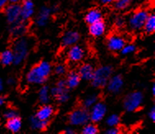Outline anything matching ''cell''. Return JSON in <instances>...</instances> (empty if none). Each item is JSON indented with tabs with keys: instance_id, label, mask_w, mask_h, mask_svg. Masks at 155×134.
Here are the masks:
<instances>
[{
	"instance_id": "6da1fadb",
	"label": "cell",
	"mask_w": 155,
	"mask_h": 134,
	"mask_svg": "<svg viewBox=\"0 0 155 134\" xmlns=\"http://www.w3.org/2000/svg\"><path fill=\"white\" fill-rule=\"evenodd\" d=\"M51 73V65L42 62L31 69L26 75V81L31 84H44Z\"/></svg>"
},
{
	"instance_id": "7a4b0ae2",
	"label": "cell",
	"mask_w": 155,
	"mask_h": 134,
	"mask_svg": "<svg viewBox=\"0 0 155 134\" xmlns=\"http://www.w3.org/2000/svg\"><path fill=\"white\" fill-rule=\"evenodd\" d=\"M30 50V41L25 38H21L15 43L13 47V63L16 65L21 64L26 58Z\"/></svg>"
},
{
	"instance_id": "3957f363",
	"label": "cell",
	"mask_w": 155,
	"mask_h": 134,
	"mask_svg": "<svg viewBox=\"0 0 155 134\" xmlns=\"http://www.w3.org/2000/svg\"><path fill=\"white\" fill-rule=\"evenodd\" d=\"M112 73L113 70L112 67L109 65H105L98 68L94 71L93 77L91 78L93 86L95 88H103L106 86Z\"/></svg>"
},
{
	"instance_id": "277c9868",
	"label": "cell",
	"mask_w": 155,
	"mask_h": 134,
	"mask_svg": "<svg viewBox=\"0 0 155 134\" xmlns=\"http://www.w3.org/2000/svg\"><path fill=\"white\" fill-rule=\"evenodd\" d=\"M149 13L145 10H139L131 14L128 20V25L131 30H140L144 28V22Z\"/></svg>"
},
{
	"instance_id": "5b68a950",
	"label": "cell",
	"mask_w": 155,
	"mask_h": 134,
	"mask_svg": "<svg viewBox=\"0 0 155 134\" xmlns=\"http://www.w3.org/2000/svg\"><path fill=\"white\" fill-rule=\"evenodd\" d=\"M144 96L140 92H134L127 96L124 101V107L127 111L132 112L140 107Z\"/></svg>"
},
{
	"instance_id": "8992f818",
	"label": "cell",
	"mask_w": 155,
	"mask_h": 134,
	"mask_svg": "<svg viewBox=\"0 0 155 134\" xmlns=\"http://www.w3.org/2000/svg\"><path fill=\"white\" fill-rule=\"evenodd\" d=\"M89 120H90V115L85 108L84 109L79 108L75 110L71 113L69 116V122L71 125L74 126L85 125V123H87Z\"/></svg>"
},
{
	"instance_id": "52a82bcc",
	"label": "cell",
	"mask_w": 155,
	"mask_h": 134,
	"mask_svg": "<svg viewBox=\"0 0 155 134\" xmlns=\"http://www.w3.org/2000/svg\"><path fill=\"white\" fill-rule=\"evenodd\" d=\"M106 112H107V107L105 104L102 102H96L91 107V110L89 113L90 119L94 123H99L105 117Z\"/></svg>"
},
{
	"instance_id": "ba28073f",
	"label": "cell",
	"mask_w": 155,
	"mask_h": 134,
	"mask_svg": "<svg viewBox=\"0 0 155 134\" xmlns=\"http://www.w3.org/2000/svg\"><path fill=\"white\" fill-rule=\"evenodd\" d=\"M7 20L9 23L14 24L21 19V6L18 3H12L7 7L5 10Z\"/></svg>"
},
{
	"instance_id": "9c48e42d",
	"label": "cell",
	"mask_w": 155,
	"mask_h": 134,
	"mask_svg": "<svg viewBox=\"0 0 155 134\" xmlns=\"http://www.w3.org/2000/svg\"><path fill=\"white\" fill-rule=\"evenodd\" d=\"M67 56L70 62H78L81 61L85 56V51L79 45H72L68 49Z\"/></svg>"
},
{
	"instance_id": "30bf717a",
	"label": "cell",
	"mask_w": 155,
	"mask_h": 134,
	"mask_svg": "<svg viewBox=\"0 0 155 134\" xmlns=\"http://www.w3.org/2000/svg\"><path fill=\"white\" fill-rule=\"evenodd\" d=\"M125 44H126L125 39L118 34L111 35L107 40V47L113 52L121 51Z\"/></svg>"
},
{
	"instance_id": "8fae6325",
	"label": "cell",
	"mask_w": 155,
	"mask_h": 134,
	"mask_svg": "<svg viewBox=\"0 0 155 134\" xmlns=\"http://www.w3.org/2000/svg\"><path fill=\"white\" fill-rule=\"evenodd\" d=\"M107 88L112 93H118L123 87V79L120 75L110 77L107 83Z\"/></svg>"
},
{
	"instance_id": "7c38bea8",
	"label": "cell",
	"mask_w": 155,
	"mask_h": 134,
	"mask_svg": "<svg viewBox=\"0 0 155 134\" xmlns=\"http://www.w3.org/2000/svg\"><path fill=\"white\" fill-rule=\"evenodd\" d=\"M34 3L31 0H23L22 5L21 6V19L26 21L30 19L34 14Z\"/></svg>"
},
{
	"instance_id": "4fadbf2b",
	"label": "cell",
	"mask_w": 155,
	"mask_h": 134,
	"mask_svg": "<svg viewBox=\"0 0 155 134\" xmlns=\"http://www.w3.org/2000/svg\"><path fill=\"white\" fill-rule=\"evenodd\" d=\"M80 35L76 31L70 30L66 32L62 39V44L64 47H71L75 45L79 41Z\"/></svg>"
},
{
	"instance_id": "5bb4252c",
	"label": "cell",
	"mask_w": 155,
	"mask_h": 134,
	"mask_svg": "<svg viewBox=\"0 0 155 134\" xmlns=\"http://www.w3.org/2000/svg\"><path fill=\"white\" fill-rule=\"evenodd\" d=\"M51 15V9L47 7H43L40 10V12L37 16L36 18V25L39 27H43L47 25L48 19Z\"/></svg>"
},
{
	"instance_id": "9a60e30c",
	"label": "cell",
	"mask_w": 155,
	"mask_h": 134,
	"mask_svg": "<svg viewBox=\"0 0 155 134\" xmlns=\"http://www.w3.org/2000/svg\"><path fill=\"white\" fill-rule=\"evenodd\" d=\"M90 34L94 37H100L105 33L106 30V25L105 23L100 20L99 21L93 23L90 25Z\"/></svg>"
},
{
	"instance_id": "2e32d148",
	"label": "cell",
	"mask_w": 155,
	"mask_h": 134,
	"mask_svg": "<svg viewBox=\"0 0 155 134\" xmlns=\"http://www.w3.org/2000/svg\"><path fill=\"white\" fill-rule=\"evenodd\" d=\"M94 71V70L93 66L91 65L84 64L80 67L78 74H79L81 78L86 80V81H89V80H91V78L93 77Z\"/></svg>"
},
{
	"instance_id": "e0dca14e",
	"label": "cell",
	"mask_w": 155,
	"mask_h": 134,
	"mask_svg": "<svg viewBox=\"0 0 155 134\" xmlns=\"http://www.w3.org/2000/svg\"><path fill=\"white\" fill-rule=\"evenodd\" d=\"M53 114H54V108L51 106L45 104V106H43L38 110L35 116L41 120H47V121H48V120L52 117Z\"/></svg>"
},
{
	"instance_id": "ac0fdd59",
	"label": "cell",
	"mask_w": 155,
	"mask_h": 134,
	"mask_svg": "<svg viewBox=\"0 0 155 134\" xmlns=\"http://www.w3.org/2000/svg\"><path fill=\"white\" fill-rule=\"evenodd\" d=\"M85 21L89 24L91 25L93 23H95L102 20V13L101 11L98 10V9H91L88 11L86 15H85Z\"/></svg>"
},
{
	"instance_id": "d6986e66",
	"label": "cell",
	"mask_w": 155,
	"mask_h": 134,
	"mask_svg": "<svg viewBox=\"0 0 155 134\" xmlns=\"http://www.w3.org/2000/svg\"><path fill=\"white\" fill-rule=\"evenodd\" d=\"M21 128V120L17 116L8 120L7 129H8L10 132L16 133V132H18L20 131Z\"/></svg>"
},
{
	"instance_id": "ffe728a7",
	"label": "cell",
	"mask_w": 155,
	"mask_h": 134,
	"mask_svg": "<svg viewBox=\"0 0 155 134\" xmlns=\"http://www.w3.org/2000/svg\"><path fill=\"white\" fill-rule=\"evenodd\" d=\"M81 77H80L79 74L75 71L71 72L68 76V78L66 80L67 83V86L70 88H74L79 85L80 81H81Z\"/></svg>"
},
{
	"instance_id": "44dd1931",
	"label": "cell",
	"mask_w": 155,
	"mask_h": 134,
	"mask_svg": "<svg viewBox=\"0 0 155 134\" xmlns=\"http://www.w3.org/2000/svg\"><path fill=\"white\" fill-rule=\"evenodd\" d=\"M30 123H31V128L35 130H43L46 129L48 126V121L47 120H41L36 116H33L30 120Z\"/></svg>"
},
{
	"instance_id": "7402d4cb",
	"label": "cell",
	"mask_w": 155,
	"mask_h": 134,
	"mask_svg": "<svg viewBox=\"0 0 155 134\" xmlns=\"http://www.w3.org/2000/svg\"><path fill=\"white\" fill-rule=\"evenodd\" d=\"M13 60H14V56H13L12 51L11 50L3 51L0 55V62L3 65H11L12 63H13Z\"/></svg>"
},
{
	"instance_id": "603a6c76",
	"label": "cell",
	"mask_w": 155,
	"mask_h": 134,
	"mask_svg": "<svg viewBox=\"0 0 155 134\" xmlns=\"http://www.w3.org/2000/svg\"><path fill=\"white\" fill-rule=\"evenodd\" d=\"M144 30L148 34H152L155 31V16L154 14H149L144 25Z\"/></svg>"
},
{
	"instance_id": "cb8c5ba5",
	"label": "cell",
	"mask_w": 155,
	"mask_h": 134,
	"mask_svg": "<svg viewBox=\"0 0 155 134\" xmlns=\"http://www.w3.org/2000/svg\"><path fill=\"white\" fill-rule=\"evenodd\" d=\"M49 88L47 86H44L39 92V99L42 104H47L49 101Z\"/></svg>"
},
{
	"instance_id": "d4e9b609",
	"label": "cell",
	"mask_w": 155,
	"mask_h": 134,
	"mask_svg": "<svg viewBox=\"0 0 155 134\" xmlns=\"http://www.w3.org/2000/svg\"><path fill=\"white\" fill-rule=\"evenodd\" d=\"M25 30H26V26H25V24L17 21V22L14 23V26L12 28V34L13 36H21L25 33Z\"/></svg>"
},
{
	"instance_id": "484cf974",
	"label": "cell",
	"mask_w": 155,
	"mask_h": 134,
	"mask_svg": "<svg viewBox=\"0 0 155 134\" xmlns=\"http://www.w3.org/2000/svg\"><path fill=\"white\" fill-rule=\"evenodd\" d=\"M97 100H98V97L94 94H91V95H89L88 97H86L84 99V101H83V106H84V108H85V109L91 108L97 102Z\"/></svg>"
},
{
	"instance_id": "4316f807",
	"label": "cell",
	"mask_w": 155,
	"mask_h": 134,
	"mask_svg": "<svg viewBox=\"0 0 155 134\" xmlns=\"http://www.w3.org/2000/svg\"><path fill=\"white\" fill-rule=\"evenodd\" d=\"M85 127L82 129L83 134H96L99 132V129L97 126L94 123H85Z\"/></svg>"
},
{
	"instance_id": "83f0119b",
	"label": "cell",
	"mask_w": 155,
	"mask_h": 134,
	"mask_svg": "<svg viewBox=\"0 0 155 134\" xmlns=\"http://www.w3.org/2000/svg\"><path fill=\"white\" fill-rule=\"evenodd\" d=\"M120 122V118L117 115H111L107 118L106 120V123L109 127H114L117 126Z\"/></svg>"
},
{
	"instance_id": "f1b7e54d",
	"label": "cell",
	"mask_w": 155,
	"mask_h": 134,
	"mask_svg": "<svg viewBox=\"0 0 155 134\" xmlns=\"http://www.w3.org/2000/svg\"><path fill=\"white\" fill-rule=\"evenodd\" d=\"M130 3V0H117L116 1V8L120 10H123L127 8Z\"/></svg>"
},
{
	"instance_id": "f546056e",
	"label": "cell",
	"mask_w": 155,
	"mask_h": 134,
	"mask_svg": "<svg viewBox=\"0 0 155 134\" xmlns=\"http://www.w3.org/2000/svg\"><path fill=\"white\" fill-rule=\"evenodd\" d=\"M121 53L123 55H129V54H131L135 51V45L133 44H127L124 45V47L121 49Z\"/></svg>"
},
{
	"instance_id": "4dcf8cb0",
	"label": "cell",
	"mask_w": 155,
	"mask_h": 134,
	"mask_svg": "<svg viewBox=\"0 0 155 134\" xmlns=\"http://www.w3.org/2000/svg\"><path fill=\"white\" fill-rule=\"evenodd\" d=\"M69 97H70V96H69V93H68V90L65 89L63 92H61V94H60L57 99L58 101H59V102H62V103H64L66 101H68L69 100Z\"/></svg>"
},
{
	"instance_id": "1f68e13d",
	"label": "cell",
	"mask_w": 155,
	"mask_h": 134,
	"mask_svg": "<svg viewBox=\"0 0 155 134\" xmlns=\"http://www.w3.org/2000/svg\"><path fill=\"white\" fill-rule=\"evenodd\" d=\"M67 89V88H59V87H54L52 89H51V95L54 96V97H58V96L61 94V92H63L64 90Z\"/></svg>"
},
{
	"instance_id": "d6a6232c",
	"label": "cell",
	"mask_w": 155,
	"mask_h": 134,
	"mask_svg": "<svg viewBox=\"0 0 155 134\" xmlns=\"http://www.w3.org/2000/svg\"><path fill=\"white\" fill-rule=\"evenodd\" d=\"M17 116V112L15 111L14 110H7L4 113V117L7 119V120H9V119H12V118H14Z\"/></svg>"
},
{
	"instance_id": "836d02e7",
	"label": "cell",
	"mask_w": 155,
	"mask_h": 134,
	"mask_svg": "<svg viewBox=\"0 0 155 134\" xmlns=\"http://www.w3.org/2000/svg\"><path fill=\"white\" fill-rule=\"evenodd\" d=\"M55 73H56L57 75H63V74H65L66 73V66L64 65L59 64L56 67H55Z\"/></svg>"
},
{
	"instance_id": "e575fe53",
	"label": "cell",
	"mask_w": 155,
	"mask_h": 134,
	"mask_svg": "<svg viewBox=\"0 0 155 134\" xmlns=\"http://www.w3.org/2000/svg\"><path fill=\"white\" fill-rule=\"evenodd\" d=\"M120 132V130H119L117 126H114V127H110V129H107L106 133L107 134H117Z\"/></svg>"
},
{
	"instance_id": "d590c367",
	"label": "cell",
	"mask_w": 155,
	"mask_h": 134,
	"mask_svg": "<svg viewBox=\"0 0 155 134\" xmlns=\"http://www.w3.org/2000/svg\"><path fill=\"white\" fill-rule=\"evenodd\" d=\"M124 23V19H122L121 17H118L117 19L116 20V25H117V27H121V26H123Z\"/></svg>"
},
{
	"instance_id": "8d00e7d4",
	"label": "cell",
	"mask_w": 155,
	"mask_h": 134,
	"mask_svg": "<svg viewBox=\"0 0 155 134\" xmlns=\"http://www.w3.org/2000/svg\"><path fill=\"white\" fill-rule=\"evenodd\" d=\"M149 117L153 120V121H154L155 120V108L154 106H153L151 110H150V113H149Z\"/></svg>"
},
{
	"instance_id": "74e56055",
	"label": "cell",
	"mask_w": 155,
	"mask_h": 134,
	"mask_svg": "<svg viewBox=\"0 0 155 134\" xmlns=\"http://www.w3.org/2000/svg\"><path fill=\"white\" fill-rule=\"evenodd\" d=\"M57 86L62 88H67V83L64 80H59L57 84Z\"/></svg>"
},
{
	"instance_id": "f35d334b",
	"label": "cell",
	"mask_w": 155,
	"mask_h": 134,
	"mask_svg": "<svg viewBox=\"0 0 155 134\" xmlns=\"http://www.w3.org/2000/svg\"><path fill=\"white\" fill-rule=\"evenodd\" d=\"M8 2H9V0H0V8L5 7V5L8 3Z\"/></svg>"
},
{
	"instance_id": "ab89813d",
	"label": "cell",
	"mask_w": 155,
	"mask_h": 134,
	"mask_svg": "<svg viewBox=\"0 0 155 134\" xmlns=\"http://www.w3.org/2000/svg\"><path fill=\"white\" fill-rule=\"evenodd\" d=\"M103 4H109L113 2V0H99Z\"/></svg>"
},
{
	"instance_id": "60d3db41",
	"label": "cell",
	"mask_w": 155,
	"mask_h": 134,
	"mask_svg": "<svg viewBox=\"0 0 155 134\" xmlns=\"http://www.w3.org/2000/svg\"><path fill=\"white\" fill-rule=\"evenodd\" d=\"M64 132L67 134H72V133H74V131L72 130V129H66L65 131H64Z\"/></svg>"
},
{
	"instance_id": "b9f144b4",
	"label": "cell",
	"mask_w": 155,
	"mask_h": 134,
	"mask_svg": "<svg viewBox=\"0 0 155 134\" xmlns=\"http://www.w3.org/2000/svg\"><path fill=\"white\" fill-rule=\"evenodd\" d=\"M8 84L9 85H12V84H14V79L12 78H9L8 79Z\"/></svg>"
},
{
	"instance_id": "7bdbcfd3",
	"label": "cell",
	"mask_w": 155,
	"mask_h": 134,
	"mask_svg": "<svg viewBox=\"0 0 155 134\" xmlns=\"http://www.w3.org/2000/svg\"><path fill=\"white\" fill-rule=\"evenodd\" d=\"M5 102V100H4V97H0V106H2Z\"/></svg>"
},
{
	"instance_id": "ee69618b",
	"label": "cell",
	"mask_w": 155,
	"mask_h": 134,
	"mask_svg": "<svg viewBox=\"0 0 155 134\" xmlns=\"http://www.w3.org/2000/svg\"><path fill=\"white\" fill-rule=\"evenodd\" d=\"M3 80L0 78V92H1V91H3Z\"/></svg>"
},
{
	"instance_id": "f6af8a7d",
	"label": "cell",
	"mask_w": 155,
	"mask_h": 134,
	"mask_svg": "<svg viewBox=\"0 0 155 134\" xmlns=\"http://www.w3.org/2000/svg\"><path fill=\"white\" fill-rule=\"evenodd\" d=\"M9 1L12 3H19L20 2L23 1V0H9Z\"/></svg>"
},
{
	"instance_id": "bcb514c9",
	"label": "cell",
	"mask_w": 155,
	"mask_h": 134,
	"mask_svg": "<svg viewBox=\"0 0 155 134\" xmlns=\"http://www.w3.org/2000/svg\"><path fill=\"white\" fill-rule=\"evenodd\" d=\"M152 93H153V95H154L155 94V85L153 84L152 87Z\"/></svg>"
},
{
	"instance_id": "7dc6e473",
	"label": "cell",
	"mask_w": 155,
	"mask_h": 134,
	"mask_svg": "<svg viewBox=\"0 0 155 134\" xmlns=\"http://www.w3.org/2000/svg\"><path fill=\"white\" fill-rule=\"evenodd\" d=\"M115 1H117V0H115Z\"/></svg>"
}]
</instances>
